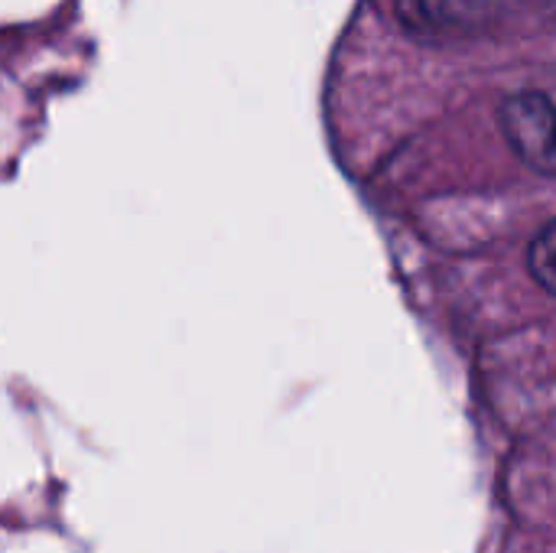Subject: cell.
Returning a JSON list of instances; mask_svg holds the SVG:
<instances>
[{"mask_svg": "<svg viewBox=\"0 0 556 553\" xmlns=\"http://www.w3.org/2000/svg\"><path fill=\"white\" fill-rule=\"evenodd\" d=\"M502 130L515 153L541 169L556 176V98L544 91H521L502 104Z\"/></svg>", "mask_w": 556, "mask_h": 553, "instance_id": "6da1fadb", "label": "cell"}, {"mask_svg": "<svg viewBox=\"0 0 556 553\" xmlns=\"http://www.w3.org/2000/svg\"><path fill=\"white\" fill-rule=\"evenodd\" d=\"M397 16L417 36H443L476 16V0H397Z\"/></svg>", "mask_w": 556, "mask_h": 553, "instance_id": "7a4b0ae2", "label": "cell"}, {"mask_svg": "<svg viewBox=\"0 0 556 553\" xmlns=\"http://www.w3.org/2000/svg\"><path fill=\"white\" fill-rule=\"evenodd\" d=\"M531 274L556 293V222L547 225L531 244Z\"/></svg>", "mask_w": 556, "mask_h": 553, "instance_id": "3957f363", "label": "cell"}]
</instances>
